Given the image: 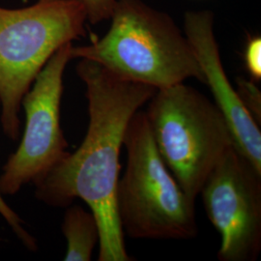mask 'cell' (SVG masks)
I'll list each match as a JSON object with an SVG mask.
<instances>
[{
  "instance_id": "obj_1",
  "label": "cell",
  "mask_w": 261,
  "mask_h": 261,
  "mask_svg": "<svg viewBox=\"0 0 261 261\" xmlns=\"http://www.w3.org/2000/svg\"><path fill=\"white\" fill-rule=\"evenodd\" d=\"M76 74L86 87V136L74 153L69 152L35 184V196L55 207L83 199L99 224L98 260L130 261L116 208L120 151L132 117L157 89L123 80L88 59H81Z\"/></svg>"
},
{
  "instance_id": "obj_2",
  "label": "cell",
  "mask_w": 261,
  "mask_h": 261,
  "mask_svg": "<svg viewBox=\"0 0 261 261\" xmlns=\"http://www.w3.org/2000/svg\"><path fill=\"white\" fill-rule=\"evenodd\" d=\"M108 32L72 47V58L99 63L112 74L156 89L196 79L205 84L185 33L168 14L142 0H117Z\"/></svg>"
},
{
  "instance_id": "obj_3",
  "label": "cell",
  "mask_w": 261,
  "mask_h": 261,
  "mask_svg": "<svg viewBox=\"0 0 261 261\" xmlns=\"http://www.w3.org/2000/svg\"><path fill=\"white\" fill-rule=\"evenodd\" d=\"M86 21L81 0L0 7V122L9 140H19L21 101L38 74L60 47L86 35Z\"/></svg>"
},
{
  "instance_id": "obj_4",
  "label": "cell",
  "mask_w": 261,
  "mask_h": 261,
  "mask_svg": "<svg viewBox=\"0 0 261 261\" xmlns=\"http://www.w3.org/2000/svg\"><path fill=\"white\" fill-rule=\"evenodd\" d=\"M128 161L116 187L124 234L134 239L186 240L196 237V201L165 165L145 112L132 117L124 137Z\"/></svg>"
},
{
  "instance_id": "obj_5",
  "label": "cell",
  "mask_w": 261,
  "mask_h": 261,
  "mask_svg": "<svg viewBox=\"0 0 261 261\" xmlns=\"http://www.w3.org/2000/svg\"><path fill=\"white\" fill-rule=\"evenodd\" d=\"M145 112L161 158L192 200L219 160L234 144L218 107L192 86L157 89Z\"/></svg>"
},
{
  "instance_id": "obj_6",
  "label": "cell",
  "mask_w": 261,
  "mask_h": 261,
  "mask_svg": "<svg viewBox=\"0 0 261 261\" xmlns=\"http://www.w3.org/2000/svg\"><path fill=\"white\" fill-rule=\"evenodd\" d=\"M72 47L67 43L49 58L22 98L25 129L18 149L2 168V195L13 196L27 184L35 185L69 153L60 125V105Z\"/></svg>"
},
{
  "instance_id": "obj_7",
  "label": "cell",
  "mask_w": 261,
  "mask_h": 261,
  "mask_svg": "<svg viewBox=\"0 0 261 261\" xmlns=\"http://www.w3.org/2000/svg\"><path fill=\"white\" fill-rule=\"evenodd\" d=\"M199 195L221 236L218 259L255 260L261 250V172L232 144L206 178Z\"/></svg>"
},
{
  "instance_id": "obj_8",
  "label": "cell",
  "mask_w": 261,
  "mask_h": 261,
  "mask_svg": "<svg viewBox=\"0 0 261 261\" xmlns=\"http://www.w3.org/2000/svg\"><path fill=\"white\" fill-rule=\"evenodd\" d=\"M184 33L191 44L214 103L224 115L234 145L261 172V132L259 125L245 109L224 72L215 37L213 13L190 11L185 14Z\"/></svg>"
},
{
  "instance_id": "obj_9",
  "label": "cell",
  "mask_w": 261,
  "mask_h": 261,
  "mask_svg": "<svg viewBox=\"0 0 261 261\" xmlns=\"http://www.w3.org/2000/svg\"><path fill=\"white\" fill-rule=\"evenodd\" d=\"M62 232L67 240L66 261H89L100 242L99 224L91 211L82 206L69 207L64 215Z\"/></svg>"
},
{
  "instance_id": "obj_10",
  "label": "cell",
  "mask_w": 261,
  "mask_h": 261,
  "mask_svg": "<svg viewBox=\"0 0 261 261\" xmlns=\"http://www.w3.org/2000/svg\"><path fill=\"white\" fill-rule=\"evenodd\" d=\"M255 84L256 83L252 82V80L249 81L238 77L236 91L245 109L251 114L254 121L260 126L261 93Z\"/></svg>"
},
{
  "instance_id": "obj_11",
  "label": "cell",
  "mask_w": 261,
  "mask_h": 261,
  "mask_svg": "<svg viewBox=\"0 0 261 261\" xmlns=\"http://www.w3.org/2000/svg\"><path fill=\"white\" fill-rule=\"evenodd\" d=\"M2 196L3 195L0 193V215L6 221L13 232L17 235V237L25 246V248H28L29 251H36V239L25 229L24 222L17 214V212L8 205Z\"/></svg>"
},
{
  "instance_id": "obj_12",
  "label": "cell",
  "mask_w": 261,
  "mask_h": 261,
  "mask_svg": "<svg viewBox=\"0 0 261 261\" xmlns=\"http://www.w3.org/2000/svg\"><path fill=\"white\" fill-rule=\"evenodd\" d=\"M244 63L251 80L257 83L261 80V38L251 36L244 50Z\"/></svg>"
},
{
  "instance_id": "obj_13",
  "label": "cell",
  "mask_w": 261,
  "mask_h": 261,
  "mask_svg": "<svg viewBox=\"0 0 261 261\" xmlns=\"http://www.w3.org/2000/svg\"><path fill=\"white\" fill-rule=\"evenodd\" d=\"M86 12L87 21L98 24L111 19L117 0H81Z\"/></svg>"
}]
</instances>
